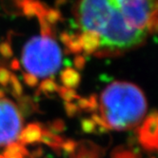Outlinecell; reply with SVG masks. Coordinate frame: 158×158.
Masks as SVG:
<instances>
[{"label": "cell", "mask_w": 158, "mask_h": 158, "mask_svg": "<svg viewBox=\"0 0 158 158\" xmlns=\"http://www.w3.org/2000/svg\"><path fill=\"white\" fill-rule=\"evenodd\" d=\"M78 15L82 30L97 37L99 47L126 50L147 35L129 23L112 0H81Z\"/></svg>", "instance_id": "cell-1"}, {"label": "cell", "mask_w": 158, "mask_h": 158, "mask_svg": "<svg viewBox=\"0 0 158 158\" xmlns=\"http://www.w3.org/2000/svg\"><path fill=\"white\" fill-rule=\"evenodd\" d=\"M146 110L143 93L130 83H112L101 95L102 117L110 129L122 131L131 128L142 119Z\"/></svg>", "instance_id": "cell-2"}, {"label": "cell", "mask_w": 158, "mask_h": 158, "mask_svg": "<svg viewBox=\"0 0 158 158\" xmlns=\"http://www.w3.org/2000/svg\"><path fill=\"white\" fill-rule=\"evenodd\" d=\"M62 63L61 50L53 39L35 36L25 45L22 64L35 77H48L59 70Z\"/></svg>", "instance_id": "cell-3"}, {"label": "cell", "mask_w": 158, "mask_h": 158, "mask_svg": "<svg viewBox=\"0 0 158 158\" xmlns=\"http://www.w3.org/2000/svg\"><path fill=\"white\" fill-rule=\"evenodd\" d=\"M129 23L146 33L158 19V0H112Z\"/></svg>", "instance_id": "cell-4"}, {"label": "cell", "mask_w": 158, "mask_h": 158, "mask_svg": "<svg viewBox=\"0 0 158 158\" xmlns=\"http://www.w3.org/2000/svg\"><path fill=\"white\" fill-rule=\"evenodd\" d=\"M22 129V119L14 103L0 99V147L15 143Z\"/></svg>", "instance_id": "cell-5"}, {"label": "cell", "mask_w": 158, "mask_h": 158, "mask_svg": "<svg viewBox=\"0 0 158 158\" xmlns=\"http://www.w3.org/2000/svg\"><path fill=\"white\" fill-rule=\"evenodd\" d=\"M42 130L38 125L31 124L19 135V141L23 144H30L33 142H37L41 139Z\"/></svg>", "instance_id": "cell-6"}, {"label": "cell", "mask_w": 158, "mask_h": 158, "mask_svg": "<svg viewBox=\"0 0 158 158\" xmlns=\"http://www.w3.org/2000/svg\"><path fill=\"white\" fill-rule=\"evenodd\" d=\"M61 79L64 85L67 86L68 88L75 87L79 83V80H80L79 74L72 69H68L65 72H63Z\"/></svg>", "instance_id": "cell-7"}, {"label": "cell", "mask_w": 158, "mask_h": 158, "mask_svg": "<svg viewBox=\"0 0 158 158\" xmlns=\"http://www.w3.org/2000/svg\"><path fill=\"white\" fill-rule=\"evenodd\" d=\"M42 142H44L45 144H47L54 149H57L59 147H61L63 141L60 137L58 136H55V135H52L51 133H48V132H45L42 136H41V139H40Z\"/></svg>", "instance_id": "cell-8"}, {"label": "cell", "mask_w": 158, "mask_h": 158, "mask_svg": "<svg viewBox=\"0 0 158 158\" xmlns=\"http://www.w3.org/2000/svg\"><path fill=\"white\" fill-rule=\"evenodd\" d=\"M61 147L63 148V150L65 151V152L72 154V153H73V152H74V150L76 148V144L73 141H72V140H68L65 143H63Z\"/></svg>", "instance_id": "cell-9"}, {"label": "cell", "mask_w": 158, "mask_h": 158, "mask_svg": "<svg viewBox=\"0 0 158 158\" xmlns=\"http://www.w3.org/2000/svg\"><path fill=\"white\" fill-rule=\"evenodd\" d=\"M10 79L9 77V73L7 71L5 70H0V82H2V83H7V81Z\"/></svg>", "instance_id": "cell-10"}, {"label": "cell", "mask_w": 158, "mask_h": 158, "mask_svg": "<svg viewBox=\"0 0 158 158\" xmlns=\"http://www.w3.org/2000/svg\"><path fill=\"white\" fill-rule=\"evenodd\" d=\"M5 158H23L21 153H14V154H8V155H4Z\"/></svg>", "instance_id": "cell-11"}, {"label": "cell", "mask_w": 158, "mask_h": 158, "mask_svg": "<svg viewBox=\"0 0 158 158\" xmlns=\"http://www.w3.org/2000/svg\"><path fill=\"white\" fill-rule=\"evenodd\" d=\"M0 158H5V156H4V155L2 154V155H0Z\"/></svg>", "instance_id": "cell-12"}]
</instances>
